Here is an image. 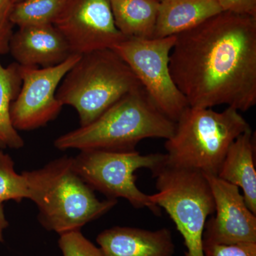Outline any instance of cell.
<instances>
[{
    "label": "cell",
    "instance_id": "cell-6",
    "mask_svg": "<svg viewBox=\"0 0 256 256\" xmlns=\"http://www.w3.org/2000/svg\"><path fill=\"white\" fill-rule=\"evenodd\" d=\"M158 193L151 201L164 208L182 236L185 256H204L203 234L207 218L215 212V204L204 174L198 170L168 164L152 173Z\"/></svg>",
    "mask_w": 256,
    "mask_h": 256
},
{
    "label": "cell",
    "instance_id": "cell-20",
    "mask_svg": "<svg viewBox=\"0 0 256 256\" xmlns=\"http://www.w3.org/2000/svg\"><path fill=\"white\" fill-rule=\"evenodd\" d=\"M58 244L63 256H104L100 248L86 238L80 230L60 234Z\"/></svg>",
    "mask_w": 256,
    "mask_h": 256
},
{
    "label": "cell",
    "instance_id": "cell-15",
    "mask_svg": "<svg viewBox=\"0 0 256 256\" xmlns=\"http://www.w3.org/2000/svg\"><path fill=\"white\" fill-rule=\"evenodd\" d=\"M222 12L216 0H163L160 2L154 38L176 36Z\"/></svg>",
    "mask_w": 256,
    "mask_h": 256
},
{
    "label": "cell",
    "instance_id": "cell-10",
    "mask_svg": "<svg viewBox=\"0 0 256 256\" xmlns=\"http://www.w3.org/2000/svg\"><path fill=\"white\" fill-rule=\"evenodd\" d=\"M54 25L74 54L112 48L127 38L116 26L109 0H69Z\"/></svg>",
    "mask_w": 256,
    "mask_h": 256
},
{
    "label": "cell",
    "instance_id": "cell-9",
    "mask_svg": "<svg viewBox=\"0 0 256 256\" xmlns=\"http://www.w3.org/2000/svg\"><path fill=\"white\" fill-rule=\"evenodd\" d=\"M80 56L73 54L63 63L48 68L20 66L22 84L10 110L16 130L38 129L58 117L64 106L56 96L57 89Z\"/></svg>",
    "mask_w": 256,
    "mask_h": 256
},
{
    "label": "cell",
    "instance_id": "cell-14",
    "mask_svg": "<svg viewBox=\"0 0 256 256\" xmlns=\"http://www.w3.org/2000/svg\"><path fill=\"white\" fill-rule=\"evenodd\" d=\"M254 132L248 129L229 146L217 176L242 190L249 210L256 214V172Z\"/></svg>",
    "mask_w": 256,
    "mask_h": 256
},
{
    "label": "cell",
    "instance_id": "cell-7",
    "mask_svg": "<svg viewBox=\"0 0 256 256\" xmlns=\"http://www.w3.org/2000/svg\"><path fill=\"white\" fill-rule=\"evenodd\" d=\"M72 161L74 170L92 190L108 198H124L134 208H148L154 214H160V207L138 188L134 172L142 168L156 172L166 164V154L142 156L136 150H85L72 158Z\"/></svg>",
    "mask_w": 256,
    "mask_h": 256
},
{
    "label": "cell",
    "instance_id": "cell-4",
    "mask_svg": "<svg viewBox=\"0 0 256 256\" xmlns=\"http://www.w3.org/2000/svg\"><path fill=\"white\" fill-rule=\"evenodd\" d=\"M250 126L238 110L188 107L166 140V164L217 175L229 146Z\"/></svg>",
    "mask_w": 256,
    "mask_h": 256
},
{
    "label": "cell",
    "instance_id": "cell-17",
    "mask_svg": "<svg viewBox=\"0 0 256 256\" xmlns=\"http://www.w3.org/2000/svg\"><path fill=\"white\" fill-rule=\"evenodd\" d=\"M20 65L16 62L4 67L0 62V148L18 150L24 141L12 122L11 106L22 87Z\"/></svg>",
    "mask_w": 256,
    "mask_h": 256
},
{
    "label": "cell",
    "instance_id": "cell-24",
    "mask_svg": "<svg viewBox=\"0 0 256 256\" xmlns=\"http://www.w3.org/2000/svg\"><path fill=\"white\" fill-rule=\"evenodd\" d=\"M8 226H9V223L5 216L3 204H0V242H4L3 233H4L5 229L8 228Z\"/></svg>",
    "mask_w": 256,
    "mask_h": 256
},
{
    "label": "cell",
    "instance_id": "cell-16",
    "mask_svg": "<svg viewBox=\"0 0 256 256\" xmlns=\"http://www.w3.org/2000/svg\"><path fill=\"white\" fill-rule=\"evenodd\" d=\"M114 23L127 38H154L160 2L109 0Z\"/></svg>",
    "mask_w": 256,
    "mask_h": 256
},
{
    "label": "cell",
    "instance_id": "cell-13",
    "mask_svg": "<svg viewBox=\"0 0 256 256\" xmlns=\"http://www.w3.org/2000/svg\"><path fill=\"white\" fill-rule=\"evenodd\" d=\"M96 242L104 256H173L175 245L171 230H150L114 226L98 235Z\"/></svg>",
    "mask_w": 256,
    "mask_h": 256
},
{
    "label": "cell",
    "instance_id": "cell-1",
    "mask_svg": "<svg viewBox=\"0 0 256 256\" xmlns=\"http://www.w3.org/2000/svg\"><path fill=\"white\" fill-rule=\"evenodd\" d=\"M170 70L190 107L248 110L256 104V18L222 12L178 34Z\"/></svg>",
    "mask_w": 256,
    "mask_h": 256
},
{
    "label": "cell",
    "instance_id": "cell-2",
    "mask_svg": "<svg viewBox=\"0 0 256 256\" xmlns=\"http://www.w3.org/2000/svg\"><path fill=\"white\" fill-rule=\"evenodd\" d=\"M176 122L162 114L144 88L126 94L87 126L57 138L60 150L76 149L134 150L146 138L170 139Z\"/></svg>",
    "mask_w": 256,
    "mask_h": 256
},
{
    "label": "cell",
    "instance_id": "cell-8",
    "mask_svg": "<svg viewBox=\"0 0 256 256\" xmlns=\"http://www.w3.org/2000/svg\"><path fill=\"white\" fill-rule=\"evenodd\" d=\"M176 36L127 38L112 48L129 66L158 110L176 122L190 107L173 80L170 56Z\"/></svg>",
    "mask_w": 256,
    "mask_h": 256
},
{
    "label": "cell",
    "instance_id": "cell-25",
    "mask_svg": "<svg viewBox=\"0 0 256 256\" xmlns=\"http://www.w3.org/2000/svg\"><path fill=\"white\" fill-rule=\"evenodd\" d=\"M10 1H11L12 3L14 4L15 3L18 2V1H20V0H10Z\"/></svg>",
    "mask_w": 256,
    "mask_h": 256
},
{
    "label": "cell",
    "instance_id": "cell-5",
    "mask_svg": "<svg viewBox=\"0 0 256 256\" xmlns=\"http://www.w3.org/2000/svg\"><path fill=\"white\" fill-rule=\"evenodd\" d=\"M129 66L112 48L80 55L57 89V99L87 126L126 94L142 88Z\"/></svg>",
    "mask_w": 256,
    "mask_h": 256
},
{
    "label": "cell",
    "instance_id": "cell-26",
    "mask_svg": "<svg viewBox=\"0 0 256 256\" xmlns=\"http://www.w3.org/2000/svg\"><path fill=\"white\" fill-rule=\"evenodd\" d=\"M158 1L162 2L163 1V0H158Z\"/></svg>",
    "mask_w": 256,
    "mask_h": 256
},
{
    "label": "cell",
    "instance_id": "cell-18",
    "mask_svg": "<svg viewBox=\"0 0 256 256\" xmlns=\"http://www.w3.org/2000/svg\"><path fill=\"white\" fill-rule=\"evenodd\" d=\"M69 0H20L13 4L10 22L18 28L54 25Z\"/></svg>",
    "mask_w": 256,
    "mask_h": 256
},
{
    "label": "cell",
    "instance_id": "cell-12",
    "mask_svg": "<svg viewBox=\"0 0 256 256\" xmlns=\"http://www.w3.org/2000/svg\"><path fill=\"white\" fill-rule=\"evenodd\" d=\"M9 52L21 66L42 68L55 66L74 54L54 25L18 28L10 38Z\"/></svg>",
    "mask_w": 256,
    "mask_h": 256
},
{
    "label": "cell",
    "instance_id": "cell-3",
    "mask_svg": "<svg viewBox=\"0 0 256 256\" xmlns=\"http://www.w3.org/2000/svg\"><path fill=\"white\" fill-rule=\"evenodd\" d=\"M30 200L38 208V220L50 232L60 234L80 230L112 210L117 200L100 201L74 169L72 158L52 160L40 169L23 171Z\"/></svg>",
    "mask_w": 256,
    "mask_h": 256
},
{
    "label": "cell",
    "instance_id": "cell-19",
    "mask_svg": "<svg viewBox=\"0 0 256 256\" xmlns=\"http://www.w3.org/2000/svg\"><path fill=\"white\" fill-rule=\"evenodd\" d=\"M24 198L30 200L28 181L22 172L14 169V160L3 150H0V204L8 201L20 203Z\"/></svg>",
    "mask_w": 256,
    "mask_h": 256
},
{
    "label": "cell",
    "instance_id": "cell-23",
    "mask_svg": "<svg viewBox=\"0 0 256 256\" xmlns=\"http://www.w3.org/2000/svg\"><path fill=\"white\" fill-rule=\"evenodd\" d=\"M12 6L10 0H0V25L9 18Z\"/></svg>",
    "mask_w": 256,
    "mask_h": 256
},
{
    "label": "cell",
    "instance_id": "cell-21",
    "mask_svg": "<svg viewBox=\"0 0 256 256\" xmlns=\"http://www.w3.org/2000/svg\"><path fill=\"white\" fill-rule=\"evenodd\" d=\"M204 256H256V242L220 245L203 242Z\"/></svg>",
    "mask_w": 256,
    "mask_h": 256
},
{
    "label": "cell",
    "instance_id": "cell-11",
    "mask_svg": "<svg viewBox=\"0 0 256 256\" xmlns=\"http://www.w3.org/2000/svg\"><path fill=\"white\" fill-rule=\"evenodd\" d=\"M204 174L213 194L216 215L206 220L203 242L220 245L256 242V214L247 206L238 186L217 175Z\"/></svg>",
    "mask_w": 256,
    "mask_h": 256
},
{
    "label": "cell",
    "instance_id": "cell-22",
    "mask_svg": "<svg viewBox=\"0 0 256 256\" xmlns=\"http://www.w3.org/2000/svg\"><path fill=\"white\" fill-rule=\"evenodd\" d=\"M223 12L256 18V0H216Z\"/></svg>",
    "mask_w": 256,
    "mask_h": 256
}]
</instances>
